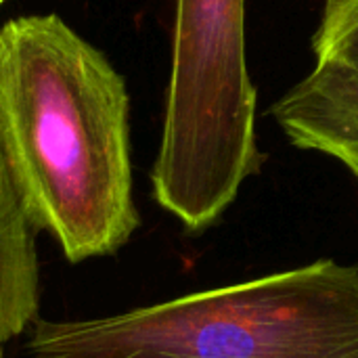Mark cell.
I'll list each match as a JSON object with an SVG mask.
<instances>
[{"mask_svg": "<svg viewBox=\"0 0 358 358\" xmlns=\"http://www.w3.org/2000/svg\"><path fill=\"white\" fill-rule=\"evenodd\" d=\"M0 138L27 214L71 262L136 231L122 73L59 15L0 27Z\"/></svg>", "mask_w": 358, "mask_h": 358, "instance_id": "1", "label": "cell"}, {"mask_svg": "<svg viewBox=\"0 0 358 358\" xmlns=\"http://www.w3.org/2000/svg\"><path fill=\"white\" fill-rule=\"evenodd\" d=\"M27 358H358V266L334 260L90 321H34Z\"/></svg>", "mask_w": 358, "mask_h": 358, "instance_id": "2", "label": "cell"}, {"mask_svg": "<svg viewBox=\"0 0 358 358\" xmlns=\"http://www.w3.org/2000/svg\"><path fill=\"white\" fill-rule=\"evenodd\" d=\"M245 0H176L155 201L189 231L210 227L262 166Z\"/></svg>", "mask_w": 358, "mask_h": 358, "instance_id": "3", "label": "cell"}, {"mask_svg": "<svg viewBox=\"0 0 358 358\" xmlns=\"http://www.w3.org/2000/svg\"><path fill=\"white\" fill-rule=\"evenodd\" d=\"M271 115L296 147L338 159L358 182V82L315 65Z\"/></svg>", "mask_w": 358, "mask_h": 358, "instance_id": "4", "label": "cell"}, {"mask_svg": "<svg viewBox=\"0 0 358 358\" xmlns=\"http://www.w3.org/2000/svg\"><path fill=\"white\" fill-rule=\"evenodd\" d=\"M36 233L0 138V334L4 340L36 321Z\"/></svg>", "mask_w": 358, "mask_h": 358, "instance_id": "5", "label": "cell"}, {"mask_svg": "<svg viewBox=\"0 0 358 358\" xmlns=\"http://www.w3.org/2000/svg\"><path fill=\"white\" fill-rule=\"evenodd\" d=\"M313 52L317 67L358 82V0H325Z\"/></svg>", "mask_w": 358, "mask_h": 358, "instance_id": "6", "label": "cell"}, {"mask_svg": "<svg viewBox=\"0 0 358 358\" xmlns=\"http://www.w3.org/2000/svg\"><path fill=\"white\" fill-rule=\"evenodd\" d=\"M4 342H6V340H4V338H2V334H0V355H2V344H4Z\"/></svg>", "mask_w": 358, "mask_h": 358, "instance_id": "7", "label": "cell"}, {"mask_svg": "<svg viewBox=\"0 0 358 358\" xmlns=\"http://www.w3.org/2000/svg\"><path fill=\"white\" fill-rule=\"evenodd\" d=\"M2 2H4V0H0V4H2Z\"/></svg>", "mask_w": 358, "mask_h": 358, "instance_id": "8", "label": "cell"}, {"mask_svg": "<svg viewBox=\"0 0 358 358\" xmlns=\"http://www.w3.org/2000/svg\"><path fill=\"white\" fill-rule=\"evenodd\" d=\"M0 358H2V355H0Z\"/></svg>", "mask_w": 358, "mask_h": 358, "instance_id": "9", "label": "cell"}]
</instances>
